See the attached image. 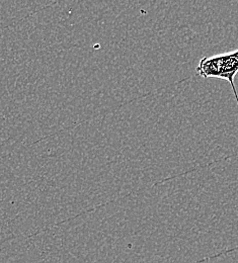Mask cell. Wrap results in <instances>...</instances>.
I'll return each mask as SVG.
<instances>
[{
    "label": "cell",
    "instance_id": "obj_1",
    "mask_svg": "<svg viewBox=\"0 0 238 263\" xmlns=\"http://www.w3.org/2000/svg\"><path fill=\"white\" fill-rule=\"evenodd\" d=\"M197 72L205 78H220L227 80L233 90L235 99L238 95L234 86V77L238 73V49L213 57H205L197 67Z\"/></svg>",
    "mask_w": 238,
    "mask_h": 263
}]
</instances>
